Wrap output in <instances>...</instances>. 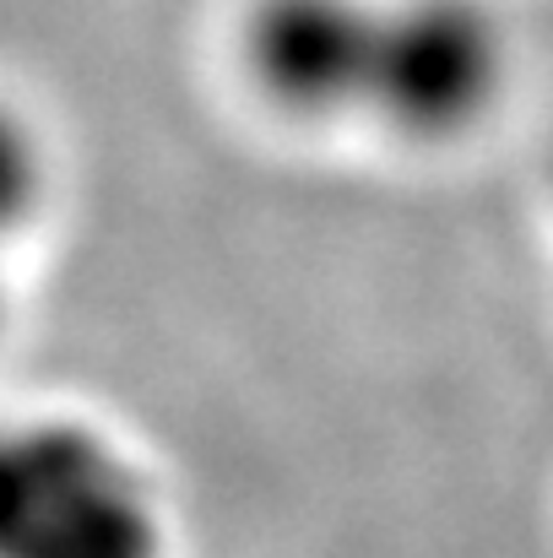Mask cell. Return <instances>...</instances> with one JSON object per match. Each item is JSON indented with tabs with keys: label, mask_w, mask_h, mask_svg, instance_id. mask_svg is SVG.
Returning <instances> with one entry per match:
<instances>
[{
	"label": "cell",
	"mask_w": 553,
	"mask_h": 558,
	"mask_svg": "<svg viewBox=\"0 0 553 558\" xmlns=\"http://www.w3.org/2000/svg\"><path fill=\"white\" fill-rule=\"evenodd\" d=\"M510 71L516 44L489 0H380L364 125L412 147L461 142L494 120Z\"/></svg>",
	"instance_id": "7a4b0ae2"
},
{
	"label": "cell",
	"mask_w": 553,
	"mask_h": 558,
	"mask_svg": "<svg viewBox=\"0 0 553 558\" xmlns=\"http://www.w3.org/2000/svg\"><path fill=\"white\" fill-rule=\"evenodd\" d=\"M5 255H11V250H0V331H5V320H11V282H5Z\"/></svg>",
	"instance_id": "5b68a950"
},
{
	"label": "cell",
	"mask_w": 553,
	"mask_h": 558,
	"mask_svg": "<svg viewBox=\"0 0 553 558\" xmlns=\"http://www.w3.org/2000/svg\"><path fill=\"white\" fill-rule=\"evenodd\" d=\"M380 0H250L239 71L288 125H364L369 44Z\"/></svg>",
	"instance_id": "3957f363"
},
{
	"label": "cell",
	"mask_w": 553,
	"mask_h": 558,
	"mask_svg": "<svg viewBox=\"0 0 553 558\" xmlns=\"http://www.w3.org/2000/svg\"><path fill=\"white\" fill-rule=\"evenodd\" d=\"M0 558H175L147 461L93 417H0Z\"/></svg>",
	"instance_id": "6da1fadb"
},
{
	"label": "cell",
	"mask_w": 553,
	"mask_h": 558,
	"mask_svg": "<svg viewBox=\"0 0 553 558\" xmlns=\"http://www.w3.org/2000/svg\"><path fill=\"white\" fill-rule=\"evenodd\" d=\"M55 195V158L27 109L0 98V250H11Z\"/></svg>",
	"instance_id": "277c9868"
}]
</instances>
